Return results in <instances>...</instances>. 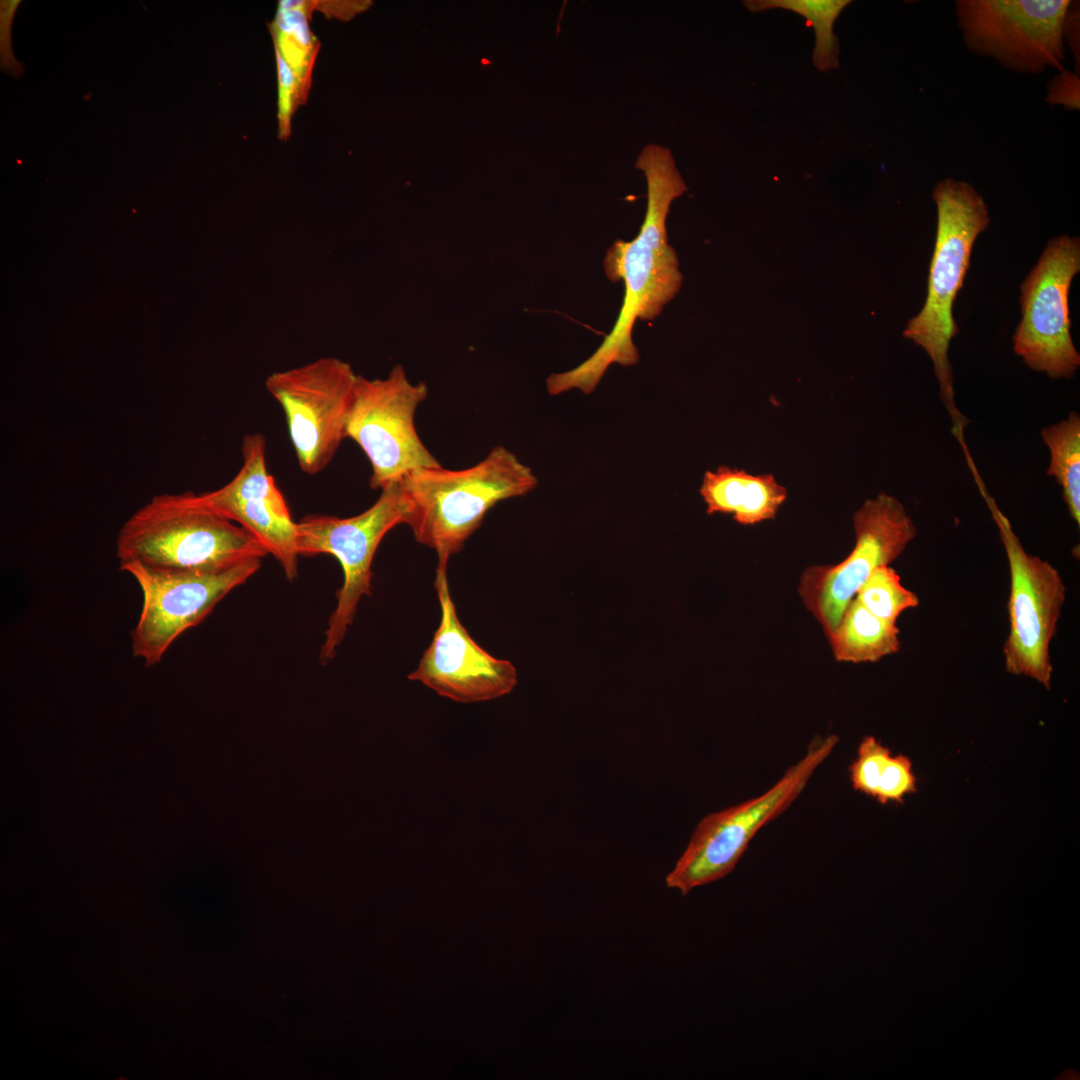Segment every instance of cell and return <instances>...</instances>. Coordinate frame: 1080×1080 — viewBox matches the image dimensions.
<instances>
[{"instance_id":"52a82bcc","label":"cell","mask_w":1080,"mask_h":1080,"mask_svg":"<svg viewBox=\"0 0 1080 1080\" xmlns=\"http://www.w3.org/2000/svg\"><path fill=\"white\" fill-rule=\"evenodd\" d=\"M979 488L998 527L1010 572V630L1003 645L1005 671L1029 677L1050 689V644L1065 603V584L1052 564L1024 549L1009 519L981 485Z\"/></svg>"},{"instance_id":"d6986e66","label":"cell","mask_w":1080,"mask_h":1080,"mask_svg":"<svg viewBox=\"0 0 1080 1080\" xmlns=\"http://www.w3.org/2000/svg\"><path fill=\"white\" fill-rule=\"evenodd\" d=\"M311 11L312 4L307 1L281 0L271 24L275 51L294 73L304 98L318 50L309 25Z\"/></svg>"},{"instance_id":"9a60e30c","label":"cell","mask_w":1080,"mask_h":1080,"mask_svg":"<svg viewBox=\"0 0 1080 1080\" xmlns=\"http://www.w3.org/2000/svg\"><path fill=\"white\" fill-rule=\"evenodd\" d=\"M265 438L248 434L242 442L243 463L231 481L211 492L204 501L217 512L254 535L281 565L288 580L298 575L295 548L296 522L265 458Z\"/></svg>"},{"instance_id":"484cf974","label":"cell","mask_w":1080,"mask_h":1080,"mask_svg":"<svg viewBox=\"0 0 1080 1080\" xmlns=\"http://www.w3.org/2000/svg\"><path fill=\"white\" fill-rule=\"evenodd\" d=\"M1063 41L1065 46L1067 45L1070 52L1073 55L1075 63V72L1080 75V3L1079 1L1069 2L1064 23H1063Z\"/></svg>"},{"instance_id":"277c9868","label":"cell","mask_w":1080,"mask_h":1080,"mask_svg":"<svg viewBox=\"0 0 1080 1080\" xmlns=\"http://www.w3.org/2000/svg\"><path fill=\"white\" fill-rule=\"evenodd\" d=\"M400 482L410 509L407 525L415 540L435 550L438 563L448 564L491 508L529 493L538 481L511 451L496 446L469 468H421Z\"/></svg>"},{"instance_id":"6da1fadb","label":"cell","mask_w":1080,"mask_h":1080,"mask_svg":"<svg viewBox=\"0 0 1080 1080\" xmlns=\"http://www.w3.org/2000/svg\"><path fill=\"white\" fill-rule=\"evenodd\" d=\"M635 167L647 182V209L638 235L631 241L616 239L604 258V270L611 282H624V297L617 320L602 344L575 368L553 373L547 391L558 395L571 389L592 393L610 365L632 366L639 361L633 343L635 321H651L678 293L682 274L675 250L669 245L666 218L673 200L686 190L671 151L657 144L646 145Z\"/></svg>"},{"instance_id":"7c38bea8","label":"cell","mask_w":1080,"mask_h":1080,"mask_svg":"<svg viewBox=\"0 0 1080 1080\" xmlns=\"http://www.w3.org/2000/svg\"><path fill=\"white\" fill-rule=\"evenodd\" d=\"M357 376L348 363L333 357L268 376L266 388L284 411L304 473L323 471L346 438V417Z\"/></svg>"},{"instance_id":"4fadbf2b","label":"cell","mask_w":1080,"mask_h":1080,"mask_svg":"<svg viewBox=\"0 0 1080 1080\" xmlns=\"http://www.w3.org/2000/svg\"><path fill=\"white\" fill-rule=\"evenodd\" d=\"M251 559L212 572H156L138 566L123 571L138 582L143 605L131 631L132 652L150 667L187 629L201 623L231 590L245 583L261 566Z\"/></svg>"},{"instance_id":"44dd1931","label":"cell","mask_w":1080,"mask_h":1080,"mask_svg":"<svg viewBox=\"0 0 1080 1080\" xmlns=\"http://www.w3.org/2000/svg\"><path fill=\"white\" fill-rule=\"evenodd\" d=\"M849 0H747L745 6L751 12H763L781 8L803 16L815 31V47L812 60L817 69L828 72L839 65L840 46L834 33V23Z\"/></svg>"},{"instance_id":"cb8c5ba5","label":"cell","mask_w":1080,"mask_h":1080,"mask_svg":"<svg viewBox=\"0 0 1080 1080\" xmlns=\"http://www.w3.org/2000/svg\"><path fill=\"white\" fill-rule=\"evenodd\" d=\"M1045 101L1051 106L1062 105L1065 109L1076 111L1080 108V75L1075 71L1063 69L1049 80L1046 86Z\"/></svg>"},{"instance_id":"2e32d148","label":"cell","mask_w":1080,"mask_h":1080,"mask_svg":"<svg viewBox=\"0 0 1080 1080\" xmlns=\"http://www.w3.org/2000/svg\"><path fill=\"white\" fill-rule=\"evenodd\" d=\"M700 494L708 514H732L742 525L773 519L787 498V489L772 474L752 475L720 466L706 471Z\"/></svg>"},{"instance_id":"d4e9b609","label":"cell","mask_w":1080,"mask_h":1080,"mask_svg":"<svg viewBox=\"0 0 1080 1080\" xmlns=\"http://www.w3.org/2000/svg\"><path fill=\"white\" fill-rule=\"evenodd\" d=\"M0 5V52L1 70L13 77H21L24 65L18 62L11 47V25L13 16L21 1H4Z\"/></svg>"},{"instance_id":"ffe728a7","label":"cell","mask_w":1080,"mask_h":1080,"mask_svg":"<svg viewBox=\"0 0 1080 1080\" xmlns=\"http://www.w3.org/2000/svg\"><path fill=\"white\" fill-rule=\"evenodd\" d=\"M1049 449L1047 475L1062 489V497L1071 518L1080 525V416L1072 411L1066 419L1041 430Z\"/></svg>"},{"instance_id":"8992f818","label":"cell","mask_w":1080,"mask_h":1080,"mask_svg":"<svg viewBox=\"0 0 1080 1080\" xmlns=\"http://www.w3.org/2000/svg\"><path fill=\"white\" fill-rule=\"evenodd\" d=\"M409 511L408 500L398 481L381 489L375 503L358 515L348 518L309 515L296 522L297 554L307 557L330 554L343 570V584L337 593V605L329 618L321 647L322 664L335 656L353 623L362 596L371 595V566L381 540L395 526L407 524Z\"/></svg>"},{"instance_id":"8fae6325","label":"cell","mask_w":1080,"mask_h":1080,"mask_svg":"<svg viewBox=\"0 0 1080 1080\" xmlns=\"http://www.w3.org/2000/svg\"><path fill=\"white\" fill-rule=\"evenodd\" d=\"M853 525L856 542L851 553L835 565L808 567L800 580L802 601L827 637L866 579L896 560L917 535L905 507L886 493L866 500L854 513Z\"/></svg>"},{"instance_id":"e0dca14e","label":"cell","mask_w":1080,"mask_h":1080,"mask_svg":"<svg viewBox=\"0 0 1080 1080\" xmlns=\"http://www.w3.org/2000/svg\"><path fill=\"white\" fill-rule=\"evenodd\" d=\"M848 771L853 789L882 805L901 804L906 795L917 792V778L909 757L892 755L874 736L862 739Z\"/></svg>"},{"instance_id":"7402d4cb","label":"cell","mask_w":1080,"mask_h":1080,"mask_svg":"<svg viewBox=\"0 0 1080 1080\" xmlns=\"http://www.w3.org/2000/svg\"><path fill=\"white\" fill-rule=\"evenodd\" d=\"M855 598L874 616L891 624L907 609L919 605V597L905 588L897 572L889 567L877 568L860 586Z\"/></svg>"},{"instance_id":"9c48e42d","label":"cell","mask_w":1080,"mask_h":1080,"mask_svg":"<svg viewBox=\"0 0 1080 1080\" xmlns=\"http://www.w3.org/2000/svg\"><path fill=\"white\" fill-rule=\"evenodd\" d=\"M1080 271V239L1051 238L1020 285L1021 320L1013 350L1032 370L1053 379H1071L1080 354L1071 337L1069 291Z\"/></svg>"},{"instance_id":"5bb4252c","label":"cell","mask_w":1080,"mask_h":1080,"mask_svg":"<svg viewBox=\"0 0 1080 1080\" xmlns=\"http://www.w3.org/2000/svg\"><path fill=\"white\" fill-rule=\"evenodd\" d=\"M434 586L441 619L417 668L408 675L438 695L460 703L497 699L517 684V671L480 647L460 622L450 595L447 564L438 563Z\"/></svg>"},{"instance_id":"3957f363","label":"cell","mask_w":1080,"mask_h":1080,"mask_svg":"<svg viewBox=\"0 0 1080 1080\" xmlns=\"http://www.w3.org/2000/svg\"><path fill=\"white\" fill-rule=\"evenodd\" d=\"M932 198L937 209V227L927 295L920 312L907 324L903 334L929 356L939 384L940 397L953 421L956 435L967 424L954 399L951 340L958 334L953 304L969 269L977 237L990 224L987 204L970 183L953 178L940 180Z\"/></svg>"},{"instance_id":"7a4b0ae2","label":"cell","mask_w":1080,"mask_h":1080,"mask_svg":"<svg viewBox=\"0 0 1080 1080\" xmlns=\"http://www.w3.org/2000/svg\"><path fill=\"white\" fill-rule=\"evenodd\" d=\"M268 554L254 535L193 492L154 496L116 539L120 570L212 572Z\"/></svg>"},{"instance_id":"603a6c76","label":"cell","mask_w":1080,"mask_h":1080,"mask_svg":"<svg viewBox=\"0 0 1080 1080\" xmlns=\"http://www.w3.org/2000/svg\"><path fill=\"white\" fill-rule=\"evenodd\" d=\"M275 55L278 75L277 107L279 133L280 136L286 138L290 133L291 119L294 111L301 103V100L304 99V96L290 67L276 51Z\"/></svg>"},{"instance_id":"ac0fdd59","label":"cell","mask_w":1080,"mask_h":1080,"mask_svg":"<svg viewBox=\"0 0 1080 1080\" xmlns=\"http://www.w3.org/2000/svg\"><path fill=\"white\" fill-rule=\"evenodd\" d=\"M899 632L896 624L874 616L854 598L828 639L837 661L877 662L900 650Z\"/></svg>"},{"instance_id":"ba28073f","label":"cell","mask_w":1080,"mask_h":1080,"mask_svg":"<svg viewBox=\"0 0 1080 1080\" xmlns=\"http://www.w3.org/2000/svg\"><path fill=\"white\" fill-rule=\"evenodd\" d=\"M426 396V384H411L401 365L385 379L357 376L345 436L368 458L371 488L383 489L415 470L441 466L415 427L416 409Z\"/></svg>"},{"instance_id":"30bf717a","label":"cell","mask_w":1080,"mask_h":1080,"mask_svg":"<svg viewBox=\"0 0 1080 1080\" xmlns=\"http://www.w3.org/2000/svg\"><path fill=\"white\" fill-rule=\"evenodd\" d=\"M1070 0H957L967 48L1004 68L1038 74L1064 69L1063 23Z\"/></svg>"},{"instance_id":"5b68a950","label":"cell","mask_w":1080,"mask_h":1080,"mask_svg":"<svg viewBox=\"0 0 1080 1080\" xmlns=\"http://www.w3.org/2000/svg\"><path fill=\"white\" fill-rule=\"evenodd\" d=\"M838 742L835 734L814 737L804 756L767 791L703 817L666 885L686 895L731 873L757 832L792 805Z\"/></svg>"}]
</instances>
